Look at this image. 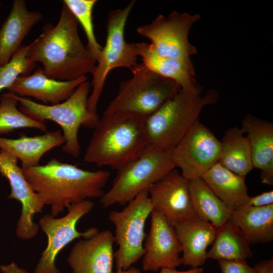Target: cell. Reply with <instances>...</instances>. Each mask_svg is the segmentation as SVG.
<instances>
[{
	"mask_svg": "<svg viewBox=\"0 0 273 273\" xmlns=\"http://www.w3.org/2000/svg\"><path fill=\"white\" fill-rule=\"evenodd\" d=\"M241 129L250 143L253 168L260 170L263 183L272 185V122L248 114L242 121Z\"/></svg>",
	"mask_w": 273,
	"mask_h": 273,
	"instance_id": "cell-20",
	"label": "cell"
},
{
	"mask_svg": "<svg viewBox=\"0 0 273 273\" xmlns=\"http://www.w3.org/2000/svg\"><path fill=\"white\" fill-rule=\"evenodd\" d=\"M256 273H273V259L263 260L254 266Z\"/></svg>",
	"mask_w": 273,
	"mask_h": 273,
	"instance_id": "cell-33",
	"label": "cell"
},
{
	"mask_svg": "<svg viewBox=\"0 0 273 273\" xmlns=\"http://www.w3.org/2000/svg\"><path fill=\"white\" fill-rule=\"evenodd\" d=\"M138 56L147 68L177 83L181 89L200 90L195 80V70L192 61L163 57L156 54L150 43H136Z\"/></svg>",
	"mask_w": 273,
	"mask_h": 273,
	"instance_id": "cell-21",
	"label": "cell"
},
{
	"mask_svg": "<svg viewBox=\"0 0 273 273\" xmlns=\"http://www.w3.org/2000/svg\"><path fill=\"white\" fill-rule=\"evenodd\" d=\"M171 151L150 145L139 158L118 169L111 187L100 198L101 205H125L142 191H149L175 168Z\"/></svg>",
	"mask_w": 273,
	"mask_h": 273,
	"instance_id": "cell-6",
	"label": "cell"
},
{
	"mask_svg": "<svg viewBox=\"0 0 273 273\" xmlns=\"http://www.w3.org/2000/svg\"><path fill=\"white\" fill-rule=\"evenodd\" d=\"M90 86V83L85 80L77 86L67 99L55 105L39 104L14 94L19 103V110L26 116L41 122L51 120L61 126L65 140L62 150L77 158L81 149L78 139L79 127L83 126L94 128L100 118L92 114L88 109Z\"/></svg>",
	"mask_w": 273,
	"mask_h": 273,
	"instance_id": "cell-5",
	"label": "cell"
},
{
	"mask_svg": "<svg viewBox=\"0 0 273 273\" xmlns=\"http://www.w3.org/2000/svg\"><path fill=\"white\" fill-rule=\"evenodd\" d=\"M220 147V141L198 119L172 149V161L187 179L201 177L218 162Z\"/></svg>",
	"mask_w": 273,
	"mask_h": 273,
	"instance_id": "cell-12",
	"label": "cell"
},
{
	"mask_svg": "<svg viewBox=\"0 0 273 273\" xmlns=\"http://www.w3.org/2000/svg\"><path fill=\"white\" fill-rule=\"evenodd\" d=\"M0 270L2 273H28L25 269L19 267L13 262L7 265H0Z\"/></svg>",
	"mask_w": 273,
	"mask_h": 273,
	"instance_id": "cell-34",
	"label": "cell"
},
{
	"mask_svg": "<svg viewBox=\"0 0 273 273\" xmlns=\"http://www.w3.org/2000/svg\"><path fill=\"white\" fill-rule=\"evenodd\" d=\"M131 71L132 76L120 83L116 96L103 113L129 112L147 117L181 89L175 81L155 73L142 63Z\"/></svg>",
	"mask_w": 273,
	"mask_h": 273,
	"instance_id": "cell-7",
	"label": "cell"
},
{
	"mask_svg": "<svg viewBox=\"0 0 273 273\" xmlns=\"http://www.w3.org/2000/svg\"><path fill=\"white\" fill-rule=\"evenodd\" d=\"M151 226L144 244L142 266L145 271H157L182 264L181 248L174 227L160 213L153 210Z\"/></svg>",
	"mask_w": 273,
	"mask_h": 273,
	"instance_id": "cell-15",
	"label": "cell"
},
{
	"mask_svg": "<svg viewBox=\"0 0 273 273\" xmlns=\"http://www.w3.org/2000/svg\"><path fill=\"white\" fill-rule=\"evenodd\" d=\"M146 119L133 113H103L85 149L84 160L117 170L137 159L150 145Z\"/></svg>",
	"mask_w": 273,
	"mask_h": 273,
	"instance_id": "cell-3",
	"label": "cell"
},
{
	"mask_svg": "<svg viewBox=\"0 0 273 273\" xmlns=\"http://www.w3.org/2000/svg\"><path fill=\"white\" fill-rule=\"evenodd\" d=\"M201 178L231 210L248 204L250 196L245 176L238 175L217 162Z\"/></svg>",
	"mask_w": 273,
	"mask_h": 273,
	"instance_id": "cell-24",
	"label": "cell"
},
{
	"mask_svg": "<svg viewBox=\"0 0 273 273\" xmlns=\"http://www.w3.org/2000/svg\"><path fill=\"white\" fill-rule=\"evenodd\" d=\"M1 7H2V3L0 2V9L1 8Z\"/></svg>",
	"mask_w": 273,
	"mask_h": 273,
	"instance_id": "cell-37",
	"label": "cell"
},
{
	"mask_svg": "<svg viewBox=\"0 0 273 273\" xmlns=\"http://www.w3.org/2000/svg\"><path fill=\"white\" fill-rule=\"evenodd\" d=\"M221 273H256L246 260H218Z\"/></svg>",
	"mask_w": 273,
	"mask_h": 273,
	"instance_id": "cell-31",
	"label": "cell"
},
{
	"mask_svg": "<svg viewBox=\"0 0 273 273\" xmlns=\"http://www.w3.org/2000/svg\"><path fill=\"white\" fill-rule=\"evenodd\" d=\"M65 143L63 134L57 130L34 136L22 134L15 139L0 137V149L19 160L21 167L35 166L39 165L41 158L46 153Z\"/></svg>",
	"mask_w": 273,
	"mask_h": 273,
	"instance_id": "cell-22",
	"label": "cell"
},
{
	"mask_svg": "<svg viewBox=\"0 0 273 273\" xmlns=\"http://www.w3.org/2000/svg\"><path fill=\"white\" fill-rule=\"evenodd\" d=\"M148 192L153 210L162 214L173 226L197 216L191 202L189 180L176 168L152 186Z\"/></svg>",
	"mask_w": 273,
	"mask_h": 273,
	"instance_id": "cell-14",
	"label": "cell"
},
{
	"mask_svg": "<svg viewBox=\"0 0 273 273\" xmlns=\"http://www.w3.org/2000/svg\"><path fill=\"white\" fill-rule=\"evenodd\" d=\"M214 90L201 95V90L181 89L173 97L146 117V127L150 145L172 150L195 122L203 108L215 103Z\"/></svg>",
	"mask_w": 273,
	"mask_h": 273,
	"instance_id": "cell-4",
	"label": "cell"
},
{
	"mask_svg": "<svg viewBox=\"0 0 273 273\" xmlns=\"http://www.w3.org/2000/svg\"><path fill=\"white\" fill-rule=\"evenodd\" d=\"M174 229L180 244L182 264L198 268L207 259V248L212 244L217 228L198 216L176 224Z\"/></svg>",
	"mask_w": 273,
	"mask_h": 273,
	"instance_id": "cell-19",
	"label": "cell"
},
{
	"mask_svg": "<svg viewBox=\"0 0 273 273\" xmlns=\"http://www.w3.org/2000/svg\"><path fill=\"white\" fill-rule=\"evenodd\" d=\"M230 219L250 244L273 240V204L265 206L248 204L234 208Z\"/></svg>",
	"mask_w": 273,
	"mask_h": 273,
	"instance_id": "cell-23",
	"label": "cell"
},
{
	"mask_svg": "<svg viewBox=\"0 0 273 273\" xmlns=\"http://www.w3.org/2000/svg\"><path fill=\"white\" fill-rule=\"evenodd\" d=\"M114 235L109 230L80 239L72 248L67 261L73 273H113Z\"/></svg>",
	"mask_w": 273,
	"mask_h": 273,
	"instance_id": "cell-16",
	"label": "cell"
},
{
	"mask_svg": "<svg viewBox=\"0 0 273 273\" xmlns=\"http://www.w3.org/2000/svg\"><path fill=\"white\" fill-rule=\"evenodd\" d=\"M253 253L240 230L229 219L216 230L206 257L217 260H246Z\"/></svg>",
	"mask_w": 273,
	"mask_h": 273,
	"instance_id": "cell-27",
	"label": "cell"
},
{
	"mask_svg": "<svg viewBox=\"0 0 273 273\" xmlns=\"http://www.w3.org/2000/svg\"><path fill=\"white\" fill-rule=\"evenodd\" d=\"M42 19L41 13L27 9L25 1H13L11 11L0 28V66L9 62L31 29Z\"/></svg>",
	"mask_w": 273,
	"mask_h": 273,
	"instance_id": "cell-18",
	"label": "cell"
},
{
	"mask_svg": "<svg viewBox=\"0 0 273 273\" xmlns=\"http://www.w3.org/2000/svg\"><path fill=\"white\" fill-rule=\"evenodd\" d=\"M93 207L94 203L87 199L70 205L64 216L55 218L46 214L40 218L38 225L47 236L48 243L35 267V273H59L55 262L61 250L74 240L89 238L99 231L96 227L89 228L83 232L76 228L78 221Z\"/></svg>",
	"mask_w": 273,
	"mask_h": 273,
	"instance_id": "cell-11",
	"label": "cell"
},
{
	"mask_svg": "<svg viewBox=\"0 0 273 273\" xmlns=\"http://www.w3.org/2000/svg\"><path fill=\"white\" fill-rule=\"evenodd\" d=\"M191 202L197 216L218 228L228 220L232 210L220 200L201 177L189 180Z\"/></svg>",
	"mask_w": 273,
	"mask_h": 273,
	"instance_id": "cell-26",
	"label": "cell"
},
{
	"mask_svg": "<svg viewBox=\"0 0 273 273\" xmlns=\"http://www.w3.org/2000/svg\"><path fill=\"white\" fill-rule=\"evenodd\" d=\"M87 80L86 76L72 80L60 81L47 77L41 68L32 74L19 76L7 89L22 97H32L43 104L55 105L67 99L77 86Z\"/></svg>",
	"mask_w": 273,
	"mask_h": 273,
	"instance_id": "cell-17",
	"label": "cell"
},
{
	"mask_svg": "<svg viewBox=\"0 0 273 273\" xmlns=\"http://www.w3.org/2000/svg\"><path fill=\"white\" fill-rule=\"evenodd\" d=\"M29 45L22 46L13 55L9 62L0 66V92L7 89L20 76L31 73L37 63L29 59Z\"/></svg>",
	"mask_w": 273,
	"mask_h": 273,
	"instance_id": "cell-30",
	"label": "cell"
},
{
	"mask_svg": "<svg viewBox=\"0 0 273 273\" xmlns=\"http://www.w3.org/2000/svg\"><path fill=\"white\" fill-rule=\"evenodd\" d=\"M121 210L111 211L109 220L115 227L114 252L116 270H127L143 257L146 238L145 228L153 210L148 191H143Z\"/></svg>",
	"mask_w": 273,
	"mask_h": 273,
	"instance_id": "cell-9",
	"label": "cell"
},
{
	"mask_svg": "<svg viewBox=\"0 0 273 273\" xmlns=\"http://www.w3.org/2000/svg\"><path fill=\"white\" fill-rule=\"evenodd\" d=\"M18 159L7 151L0 149V174L8 179L11 191L8 198L20 202L21 212L17 223L16 234L27 240L34 238L39 231L33 222L34 214L42 212L44 205L26 181Z\"/></svg>",
	"mask_w": 273,
	"mask_h": 273,
	"instance_id": "cell-13",
	"label": "cell"
},
{
	"mask_svg": "<svg viewBox=\"0 0 273 273\" xmlns=\"http://www.w3.org/2000/svg\"><path fill=\"white\" fill-rule=\"evenodd\" d=\"M200 19L199 14L173 11L167 17L159 15L150 23L138 26L136 31L150 40L152 49L158 55L191 61L197 50L189 41V34Z\"/></svg>",
	"mask_w": 273,
	"mask_h": 273,
	"instance_id": "cell-10",
	"label": "cell"
},
{
	"mask_svg": "<svg viewBox=\"0 0 273 273\" xmlns=\"http://www.w3.org/2000/svg\"><path fill=\"white\" fill-rule=\"evenodd\" d=\"M134 3L132 1L125 8L112 11L108 14L106 43L91 73L93 89L87 100L88 109L95 116H98L97 105L109 72L119 67L131 70L138 64L136 43H127L124 37L126 21Z\"/></svg>",
	"mask_w": 273,
	"mask_h": 273,
	"instance_id": "cell-8",
	"label": "cell"
},
{
	"mask_svg": "<svg viewBox=\"0 0 273 273\" xmlns=\"http://www.w3.org/2000/svg\"><path fill=\"white\" fill-rule=\"evenodd\" d=\"M218 162L232 172L243 176L253 168L249 140L241 128L230 127L220 141Z\"/></svg>",
	"mask_w": 273,
	"mask_h": 273,
	"instance_id": "cell-25",
	"label": "cell"
},
{
	"mask_svg": "<svg viewBox=\"0 0 273 273\" xmlns=\"http://www.w3.org/2000/svg\"><path fill=\"white\" fill-rule=\"evenodd\" d=\"M26 181L56 217L65 208L87 198H101L110 176L103 170L89 171L52 159L44 165L21 167Z\"/></svg>",
	"mask_w": 273,
	"mask_h": 273,
	"instance_id": "cell-2",
	"label": "cell"
},
{
	"mask_svg": "<svg viewBox=\"0 0 273 273\" xmlns=\"http://www.w3.org/2000/svg\"><path fill=\"white\" fill-rule=\"evenodd\" d=\"M78 24L62 2L56 24H46L40 35L29 44L28 58L40 63L47 77L72 80L91 73L95 67L96 60L79 37Z\"/></svg>",
	"mask_w": 273,
	"mask_h": 273,
	"instance_id": "cell-1",
	"label": "cell"
},
{
	"mask_svg": "<svg viewBox=\"0 0 273 273\" xmlns=\"http://www.w3.org/2000/svg\"><path fill=\"white\" fill-rule=\"evenodd\" d=\"M18 103L13 93H5L1 96L0 134L24 128H36L46 132L47 127L44 122L26 116L17 108Z\"/></svg>",
	"mask_w": 273,
	"mask_h": 273,
	"instance_id": "cell-28",
	"label": "cell"
},
{
	"mask_svg": "<svg viewBox=\"0 0 273 273\" xmlns=\"http://www.w3.org/2000/svg\"><path fill=\"white\" fill-rule=\"evenodd\" d=\"M273 204V191L264 192L253 197H250L248 205L261 207Z\"/></svg>",
	"mask_w": 273,
	"mask_h": 273,
	"instance_id": "cell-32",
	"label": "cell"
},
{
	"mask_svg": "<svg viewBox=\"0 0 273 273\" xmlns=\"http://www.w3.org/2000/svg\"><path fill=\"white\" fill-rule=\"evenodd\" d=\"M203 271L202 267L192 268L187 271H178L175 268L164 267L161 268L160 273H202Z\"/></svg>",
	"mask_w": 273,
	"mask_h": 273,
	"instance_id": "cell-35",
	"label": "cell"
},
{
	"mask_svg": "<svg viewBox=\"0 0 273 273\" xmlns=\"http://www.w3.org/2000/svg\"><path fill=\"white\" fill-rule=\"evenodd\" d=\"M116 273H141V272L138 268L131 266L130 268L125 270L121 269L117 270Z\"/></svg>",
	"mask_w": 273,
	"mask_h": 273,
	"instance_id": "cell-36",
	"label": "cell"
},
{
	"mask_svg": "<svg viewBox=\"0 0 273 273\" xmlns=\"http://www.w3.org/2000/svg\"><path fill=\"white\" fill-rule=\"evenodd\" d=\"M82 27L87 39L86 48L97 62L101 56L103 47L95 35L93 11L96 0H64L62 1Z\"/></svg>",
	"mask_w": 273,
	"mask_h": 273,
	"instance_id": "cell-29",
	"label": "cell"
}]
</instances>
